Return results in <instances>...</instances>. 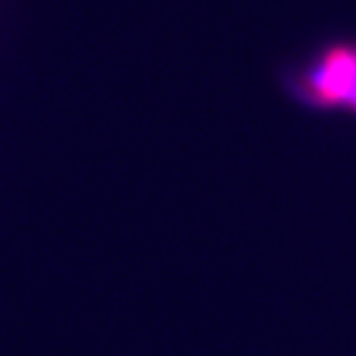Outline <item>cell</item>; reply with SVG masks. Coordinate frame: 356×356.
Segmentation results:
<instances>
[{
	"instance_id": "6da1fadb",
	"label": "cell",
	"mask_w": 356,
	"mask_h": 356,
	"mask_svg": "<svg viewBox=\"0 0 356 356\" xmlns=\"http://www.w3.org/2000/svg\"><path fill=\"white\" fill-rule=\"evenodd\" d=\"M298 92L309 104L356 112V47H330L305 69Z\"/></svg>"
}]
</instances>
